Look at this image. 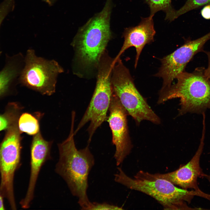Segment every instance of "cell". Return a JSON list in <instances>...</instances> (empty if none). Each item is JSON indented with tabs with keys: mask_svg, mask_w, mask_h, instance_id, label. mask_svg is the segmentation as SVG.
<instances>
[{
	"mask_svg": "<svg viewBox=\"0 0 210 210\" xmlns=\"http://www.w3.org/2000/svg\"><path fill=\"white\" fill-rule=\"evenodd\" d=\"M113 0H106L102 10L78 29L71 44L74 52L73 73L80 76L83 70L97 69L112 37L110 20Z\"/></svg>",
	"mask_w": 210,
	"mask_h": 210,
	"instance_id": "1",
	"label": "cell"
},
{
	"mask_svg": "<svg viewBox=\"0 0 210 210\" xmlns=\"http://www.w3.org/2000/svg\"><path fill=\"white\" fill-rule=\"evenodd\" d=\"M74 120L72 117L68 137L58 144L59 159L55 171L66 181L72 195L78 198L81 209L89 210L92 202L87 194L88 178L94 159L89 144L83 149L76 148L74 138Z\"/></svg>",
	"mask_w": 210,
	"mask_h": 210,
	"instance_id": "2",
	"label": "cell"
},
{
	"mask_svg": "<svg viewBox=\"0 0 210 210\" xmlns=\"http://www.w3.org/2000/svg\"><path fill=\"white\" fill-rule=\"evenodd\" d=\"M115 181L129 189L146 194L158 201L166 209H193L188 207L195 196L205 198L202 191L189 190L176 186L169 181L155 174L140 170L133 178L127 175L122 169L118 168Z\"/></svg>",
	"mask_w": 210,
	"mask_h": 210,
	"instance_id": "3",
	"label": "cell"
},
{
	"mask_svg": "<svg viewBox=\"0 0 210 210\" xmlns=\"http://www.w3.org/2000/svg\"><path fill=\"white\" fill-rule=\"evenodd\" d=\"M205 69L198 67L192 72L184 71L180 73L176 78L175 84L161 89L157 103L179 98V116L205 113L210 108V79L205 74Z\"/></svg>",
	"mask_w": 210,
	"mask_h": 210,
	"instance_id": "4",
	"label": "cell"
},
{
	"mask_svg": "<svg viewBox=\"0 0 210 210\" xmlns=\"http://www.w3.org/2000/svg\"><path fill=\"white\" fill-rule=\"evenodd\" d=\"M111 83L113 93L137 125L144 120L160 123V118L136 88L129 70L120 58L113 66Z\"/></svg>",
	"mask_w": 210,
	"mask_h": 210,
	"instance_id": "5",
	"label": "cell"
},
{
	"mask_svg": "<svg viewBox=\"0 0 210 210\" xmlns=\"http://www.w3.org/2000/svg\"><path fill=\"white\" fill-rule=\"evenodd\" d=\"M113 59L107 55L102 57L97 67V81L90 103L75 131V134L86 123H90L87 129L88 143L98 127L106 120L110 105L113 90L111 76Z\"/></svg>",
	"mask_w": 210,
	"mask_h": 210,
	"instance_id": "6",
	"label": "cell"
},
{
	"mask_svg": "<svg viewBox=\"0 0 210 210\" xmlns=\"http://www.w3.org/2000/svg\"><path fill=\"white\" fill-rule=\"evenodd\" d=\"M64 71L56 60L38 57L34 50L29 49L24 56L19 83L42 94L50 96L55 92L59 75Z\"/></svg>",
	"mask_w": 210,
	"mask_h": 210,
	"instance_id": "7",
	"label": "cell"
},
{
	"mask_svg": "<svg viewBox=\"0 0 210 210\" xmlns=\"http://www.w3.org/2000/svg\"><path fill=\"white\" fill-rule=\"evenodd\" d=\"M17 118L8 127L0 144V193L8 200L12 209H16L14 192L15 172L20 164L21 140Z\"/></svg>",
	"mask_w": 210,
	"mask_h": 210,
	"instance_id": "8",
	"label": "cell"
},
{
	"mask_svg": "<svg viewBox=\"0 0 210 210\" xmlns=\"http://www.w3.org/2000/svg\"><path fill=\"white\" fill-rule=\"evenodd\" d=\"M210 40V32L196 39L186 40L171 54L160 59L161 65L155 76L163 80L161 89L169 87L173 80L184 71L188 63L196 54L204 51V46Z\"/></svg>",
	"mask_w": 210,
	"mask_h": 210,
	"instance_id": "9",
	"label": "cell"
},
{
	"mask_svg": "<svg viewBox=\"0 0 210 210\" xmlns=\"http://www.w3.org/2000/svg\"><path fill=\"white\" fill-rule=\"evenodd\" d=\"M108 110V122L112 132V142L116 147L114 157L118 166L130 153L132 145L127 126L128 114L113 92Z\"/></svg>",
	"mask_w": 210,
	"mask_h": 210,
	"instance_id": "10",
	"label": "cell"
},
{
	"mask_svg": "<svg viewBox=\"0 0 210 210\" xmlns=\"http://www.w3.org/2000/svg\"><path fill=\"white\" fill-rule=\"evenodd\" d=\"M205 132V125L204 124L202 136L198 149L194 155L187 163L172 172L163 174L155 173V175L183 189H192L201 191L198 186L197 178L206 177L207 176L204 173L200 165V158L204 145Z\"/></svg>",
	"mask_w": 210,
	"mask_h": 210,
	"instance_id": "11",
	"label": "cell"
},
{
	"mask_svg": "<svg viewBox=\"0 0 210 210\" xmlns=\"http://www.w3.org/2000/svg\"><path fill=\"white\" fill-rule=\"evenodd\" d=\"M52 142L45 140L40 132L34 135L30 147V174L28 188L20 204L22 208H28L34 197L36 183L41 169L45 162L51 159L50 150Z\"/></svg>",
	"mask_w": 210,
	"mask_h": 210,
	"instance_id": "12",
	"label": "cell"
},
{
	"mask_svg": "<svg viewBox=\"0 0 210 210\" xmlns=\"http://www.w3.org/2000/svg\"><path fill=\"white\" fill-rule=\"evenodd\" d=\"M153 17L149 15L147 18H142L137 25L125 29L123 34V43L119 52L113 59V64L125 50L130 47H134L136 51L134 64L135 68L136 67L140 55L144 46L154 41L156 32Z\"/></svg>",
	"mask_w": 210,
	"mask_h": 210,
	"instance_id": "13",
	"label": "cell"
},
{
	"mask_svg": "<svg viewBox=\"0 0 210 210\" xmlns=\"http://www.w3.org/2000/svg\"><path fill=\"white\" fill-rule=\"evenodd\" d=\"M24 64V56L19 52L6 55L5 63L0 71V97L8 92L19 83V77Z\"/></svg>",
	"mask_w": 210,
	"mask_h": 210,
	"instance_id": "14",
	"label": "cell"
},
{
	"mask_svg": "<svg viewBox=\"0 0 210 210\" xmlns=\"http://www.w3.org/2000/svg\"><path fill=\"white\" fill-rule=\"evenodd\" d=\"M150 10V16H153L158 11H163L165 13V19L170 22L174 20L175 10L172 5V0H144Z\"/></svg>",
	"mask_w": 210,
	"mask_h": 210,
	"instance_id": "15",
	"label": "cell"
},
{
	"mask_svg": "<svg viewBox=\"0 0 210 210\" xmlns=\"http://www.w3.org/2000/svg\"><path fill=\"white\" fill-rule=\"evenodd\" d=\"M18 127L20 133L25 132L30 135H34L40 132L38 120L31 114L25 113L20 117Z\"/></svg>",
	"mask_w": 210,
	"mask_h": 210,
	"instance_id": "16",
	"label": "cell"
},
{
	"mask_svg": "<svg viewBox=\"0 0 210 210\" xmlns=\"http://www.w3.org/2000/svg\"><path fill=\"white\" fill-rule=\"evenodd\" d=\"M209 4H210V0H187L181 8L177 10H175L174 20L188 12Z\"/></svg>",
	"mask_w": 210,
	"mask_h": 210,
	"instance_id": "17",
	"label": "cell"
},
{
	"mask_svg": "<svg viewBox=\"0 0 210 210\" xmlns=\"http://www.w3.org/2000/svg\"><path fill=\"white\" fill-rule=\"evenodd\" d=\"M122 207L106 203L92 202L89 210H123Z\"/></svg>",
	"mask_w": 210,
	"mask_h": 210,
	"instance_id": "18",
	"label": "cell"
},
{
	"mask_svg": "<svg viewBox=\"0 0 210 210\" xmlns=\"http://www.w3.org/2000/svg\"><path fill=\"white\" fill-rule=\"evenodd\" d=\"M201 14L204 19L206 20L210 19V4L203 6L201 11Z\"/></svg>",
	"mask_w": 210,
	"mask_h": 210,
	"instance_id": "19",
	"label": "cell"
},
{
	"mask_svg": "<svg viewBox=\"0 0 210 210\" xmlns=\"http://www.w3.org/2000/svg\"><path fill=\"white\" fill-rule=\"evenodd\" d=\"M8 125L7 118L5 116L0 115V131L8 128Z\"/></svg>",
	"mask_w": 210,
	"mask_h": 210,
	"instance_id": "20",
	"label": "cell"
},
{
	"mask_svg": "<svg viewBox=\"0 0 210 210\" xmlns=\"http://www.w3.org/2000/svg\"><path fill=\"white\" fill-rule=\"evenodd\" d=\"M8 14V11L6 8L0 6V27L3 20ZM1 54L0 51V54Z\"/></svg>",
	"mask_w": 210,
	"mask_h": 210,
	"instance_id": "21",
	"label": "cell"
},
{
	"mask_svg": "<svg viewBox=\"0 0 210 210\" xmlns=\"http://www.w3.org/2000/svg\"><path fill=\"white\" fill-rule=\"evenodd\" d=\"M206 55L208 60V65L207 67L205 69L204 73L206 76L210 79V51H203Z\"/></svg>",
	"mask_w": 210,
	"mask_h": 210,
	"instance_id": "22",
	"label": "cell"
},
{
	"mask_svg": "<svg viewBox=\"0 0 210 210\" xmlns=\"http://www.w3.org/2000/svg\"><path fill=\"white\" fill-rule=\"evenodd\" d=\"M3 196L0 193V210H4Z\"/></svg>",
	"mask_w": 210,
	"mask_h": 210,
	"instance_id": "23",
	"label": "cell"
},
{
	"mask_svg": "<svg viewBox=\"0 0 210 210\" xmlns=\"http://www.w3.org/2000/svg\"><path fill=\"white\" fill-rule=\"evenodd\" d=\"M57 0H43L44 2H46L50 6L53 5Z\"/></svg>",
	"mask_w": 210,
	"mask_h": 210,
	"instance_id": "24",
	"label": "cell"
},
{
	"mask_svg": "<svg viewBox=\"0 0 210 210\" xmlns=\"http://www.w3.org/2000/svg\"><path fill=\"white\" fill-rule=\"evenodd\" d=\"M206 178H207V179L210 183V174L209 175H207Z\"/></svg>",
	"mask_w": 210,
	"mask_h": 210,
	"instance_id": "25",
	"label": "cell"
}]
</instances>
